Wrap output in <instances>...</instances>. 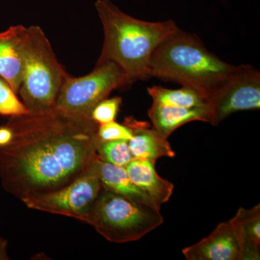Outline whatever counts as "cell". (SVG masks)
Returning <instances> with one entry per match:
<instances>
[{
  "mask_svg": "<svg viewBox=\"0 0 260 260\" xmlns=\"http://www.w3.org/2000/svg\"><path fill=\"white\" fill-rule=\"evenodd\" d=\"M9 145L0 148V181L21 200L56 190L88 169L99 143V125L53 108L39 114L10 117Z\"/></svg>",
  "mask_w": 260,
  "mask_h": 260,
  "instance_id": "cell-1",
  "label": "cell"
},
{
  "mask_svg": "<svg viewBox=\"0 0 260 260\" xmlns=\"http://www.w3.org/2000/svg\"><path fill=\"white\" fill-rule=\"evenodd\" d=\"M104 32V45L97 63H115L128 83L149 78L148 66L154 51L179 30L172 20L148 22L126 14L110 0L95 4Z\"/></svg>",
  "mask_w": 260,
  "mask_h": 260,
  "instance_id": "cell-2",
  "label": "cell"
},
{
  "mask_svg": "<svg viewBox=\"0 0 260 260\" xmlns=\"http://www.w3.org/2000/svg\"><path fill=\"white\" fill-rule=\"evenodd\" d=\"M236 68L208 50L199 38L179 29L154 51L148 76L192 87L210 101Z\"/></svg>",
  "mask_w": 260,
  "mask_h": 260,
  "instance_id": "cell-3",
  "label": "cell"
},
{
  "mask_svg": "<svg viewBox=\"0 0 260 260\" xmlns=\"http://www.w3.org/2000/svg\"><path fill=\"white\" fill-rule=\"evenodd\" d=\"M18 38L23 72L18 93L29 114L47 112L54 108L61 85L69 75L59 64L40 27L20 25Z\"/></svg>",
  "mask_w": 260,
  "mask_h": 260,
  "instance_id": "cell-4",
  "label": "cell"
},
{
  "mask_svg": "<svg viewBox=\"0 0 260 260\" xmlns=\"http://www.w3.org/2000/svg\"><path fill=\"white\" fill-rule=\"evenodd\" d=\"M162 223L160 210L141 206L103 188L87 223L109 242L123 244L139 240Z\"/></svg>",
  "mask_w": 260,
  "mask_h": 260,
  "instance_id": "cell-5",
  "label": "cell"
},
{
  "mask_svg": "<svg viewBox=\"0 0 260 260\" xmlns=\"http://www.w3.org/2000/svg\"><path fill=\"white\" fill-rule=\"evenodd\" d=\"M129 85L125 75L112 61L97 63L86 75L68 76L56 97L54 109L67 115L90 118L94 107L115 89Z\"/></svg>",
  "mask_w": 260,
  "mask_h": 260,
  "instance_id": "cell-6",
  "label": "cell"
},
{
  "mask_svg": "<svg viewBox=\"0 0 260 260\" xmlns=\"http://www.w3.org/2000/svg\"><path fill=\"white\" fill-rule=\"evenodd\" d=\"M102 189V183L88 167L81 176L63 187L20 200L30 209L64 215L87 223Z\"/></svg>",
  "mask_w": 260,
  "mask_h": 260,
  "instance_id": "cell-7",
  "label": "cell"
},
{
  "mask_svg": "<svg viewBox=\"0 0 260 260\" xmlns=\"http://www.w3.org/2000/svg\"><path fill=\"white\" fill-rule=\"evenodd\" d=\"M259 108V72L241 64L210 99V124L217 126L234 113Z\"/></svg>",
  "mask_w": 260,
  "mask_h": 260,
  "instance_id": "cell-8",
  "label": "cell"
},
{
  "mask_svg": "<svg viewBox=\"0 0 260 260\" xmlns=\"http://www.w3.org/2000/svg\"><path fill=\"white\" fill-rule=\"evenodd\" d=\"M187 260H244V246L234 221L220 223L201 241L182 250Z\"/></svg>",
  "mask_w": 260,
  "mask_h": 260,
  "instance_id": "cell-9",
  "label": "cell"
},
{
  "mask_svg": "<svg viewBox=\"0 0 260 260\" xmlns=\"http://www.w3.org/2000/svg\"><path fill=\"white\" fill-rule=\"evenodd\" d=\"M89 169L97 176L106 190L121 195L141 206L160 210L153 200L132 181L125 167L103 161L95 153Z\"/></svg>",
  "mask_w": 260,
  "mask_h": 260,
  "instance_id": "cell-10",
  "label": "cell"
},
{
  "mask_svg": "<svg viewBox=\"0 0 260 260\" xmlns=\"http://www.w3.org/2000/svg\"><path fill=\"white\" fill-rule=\"evenodd\" d=\"M124 124L133 132V137L128 143L133 158L146 159L156 162L164 157L175 156V152L167 138L153 127L150 129L146 122L127 118Z\"/></svg>",
  "mask_w": 260,
  "mask_h": 260,
  "instance_id": "cell-11",
  "label": "cell"
},
{
  "mask_svg": "<svg viewBox=\"0 0 260 260\" xmlns=\"http://www.w3.org/2000/svg\"><path fill=\"white\" fill-rule=\"evenodd\" d=\"M155 164V162L146 159L133 158L125 169L132 181L160 209V206L170 200L174 186L158 175Z\"/></svg>",
  "mask_w": 260,
  "mask_h": 260,
  "instance_id": "cell-12",
  "label": "cell"
},
{
  "mask_svg": "<svg viewBox=\"0 0 260 260\" xmlns=\"http://www.w3.org/2000/svg\"><path fill=\"white\" fill-rule=\"evenodd\" d=\"M148 116L154 129L168 139L175 130L187 123L195 121L210 123V110L209 107H167L153 103Z\"/></svg>",
  "mask_w": 260,
  "mask_h": 260,
  "instance_id": "cell-13",
  "label": "cell"
},
{
  "mask_svg": "<svg viewBox=\"0 0 260 260\" xmlns=\"http://www.w3.org/2000/svg\"><path fill=\"white\" fill-rule=\"evenodd\" d=\"M20 25L0 32V78L18 94L23 72V59L19 42Z\"/></svg>",
  "mask_w": 260,
  "mask_h": 260,
  "instance_id": "cell-14",
  "label": "cell"
},
{
  "mask_svg": "<svg viewBox=\"0 0 260 260\" xmlns=\"http://www.w3.org/2000/svg\"><path fill=\"white\" fill-rule=\"evenodd\" d=\"M244 246V260L260 259V205L251 209L240 208L232 218Z\"/></svg>",
  "mask_w": 260,
  "mask_h": 260,
  "instance_id": "cell-15",
  "label": "cell"
},
{
  "mask_svg": "<svg viewBox=\"0 0 260 260\" xmlns=\"http://www.w3.org/2000/svg\"><path fill=\"white\" fill-rule=\"evenodd\" d=\"M153 103L167 107L181 108L209 107L210 100L205 94L192 87L169 89L155 85L147 88Z\"/></svg>",
  "mask_w": 260,
  "mask_h": 260,
  "instance_id": "cell-16",
  "label": "cell"
},
{
  "mask_svg": "<svg viewBox=\"0 0 260 260\" xmlns=\"http://www.w3.org/2000/svg\"><path fill=\"white\" fill-rule=\"evenodd\" d=\"M95 153L103 161L118 167H125L133 159L129 143L124 140L101 141L99 140Z\"/></svg>",
  "mask_w": 260,
  "mask_h": 260,
  "instance_id": "cell-17",
  "label": "cell"
},
{
  "mask_svg": "<svg viewBox=\"0 0 260 260\" xmlns=\"http://www.w3.org/2000/svg\"><path fill=\"white\" fill-rule=\"evenodd\" d=\"M28 114L25 104L3 78H0V115L15 117Z\"/></svg>",
  "mask_w": 260,
  "mask_h": 260,
  "instance_id": "cell-18",
  "label": "cell"
},
{
  "mask_svg": "<svg viewBox=\"0 0 260 260\" xmlns=\"http://www.w3.org/2000/svg\"><path fill=\"white\" fill-rule=\"evenodd\" d=\"M122 103L121 97H114L112 99H105L99 102L94 107L90 119L96 123L98 125L107 124L115 121L116 116L119 112Z\"/></svg>",
  "mask_w": 260,
  "mask_h": 260,
  "instance_id": "cell-19",
  "label": "cell"
},
{
  "mask_svg": "<svg viewBox=\"0 0 260 260\" xmlns=\"http://www.w3.org/2000/svg\"><path fill=\"white\" fill-rule=\"evenodd\" d=\"M97 135L101 141L124 140L129 142L133 137V132L125 124H119L114 121L99 125Z\"/></svg>",
  "mask_w": 260,
  "mask_h": 260,
  "instance_id": "cell-20",
  "label": "cell"
},
{
  "mask_svg": "<svg viewBox=\"0 0 260 260\" xmlns=\"http://www.w3.org/2000/svg\"><path fill=\"white\" fill-rule=\"evenodd\" d=\"M13 130L9 126L5 124L0 126V148L9 145L13 139Z\"/></svg>",
  "mask_w": 260,
  "mask_h": 260,
  "instance_id": "cell-21",
  "label": "cell"
},
{
  "mask_svg": "<svg viewBox=\"0 0 260 260\" xmlns=\"http://www.w3.org/2000/svg\"><path fill=\"white\" fill-rule=\"evenodd\" d=\"M8 241L0 237V260H10L8 251Z\"/></svg>",
  "mask_w": 260,
  "mask_h": 260,
  "instance_id": "cell-22",
  "label": "cell"
}]
</instances>
